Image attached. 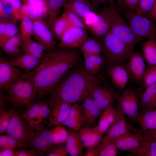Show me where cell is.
<instances>
[{
	"mask_svg": "<svg viewBox=\"0 0 156 156\" xmlns=\"http://www.w3.org/2000/svg\"><path fill=\"white\" fill-rule=\"evenodd\" d=\"M83 62L78 48L57 47L44 52L38 64L23 77L31 80L37 91V96L49 95L51 90L68 71Z\"/></svg>",
	"mask_w": 156,
	"mask_h": 156,
	"instance_id": "6da1fadb",
	"label": "cell"
},
{
	"mask_svg": "<svg viewBox=\"0 0 156 156\" xmlns=\"http://www.w3.org/2000/svg\"><path fill=\"white\" fill-rule=\"evenodd\" d=\"M101 79L88 73L83 62L75 67L64 74L51 90L47 101L50 108L59 102L73 104L83 101L93 86L102 85Z\"/></svg>",
	"mask_w": 156,
	"mask_h": 156,
	"instance_id": "7a4b0ae2",
	"label": "cell"
},
{
	"mask_svg": "<svg viewBox=\"0 0 156 156\" xmlns=\"http://www.w3.org/2000/svg\"><path fill=\"white\" fill-rule=\"evenodd\" d=\"M106 66L116 64H125L133 49L110 32L98 38Z\"/></svg>",
	"mask_w": 156,
	"mask_h": 156,
	"instance_id": "3957f363",
	"label": "cell"
},
{
	"mask_svg": "<svg viewBox=\"0 0 156 156\" xmlns=\"http://www.w3.org/2000/svg\"><path fill=\"white\" fill-rule=\"evenodd\" d=\"M8 102L19 107H26L34 102L37 94V88L29 79L21 78L6 90Z\"/></svg>",
	"mask_w": 156,
	"mask_h": 156,
	"instance_id": "277c9868",
	"label": "cell"
},
{
	"mask_svg": "<svg viewBox=\"0 0 156 156\" xmlns=\"http://www.w3.org/2000/svg\"><path fill=\"white\" fill-rule=\"evenodd\" d=\"M8 112L10 121L6 132L16 140L18 147L28 146L35 131L30 128L23 115L13 110Z\"/></svg>",
	"mask_w": 156,
	"mask_h": 156,
	"instance_id": "5b68a950",
	"label": "cell"
},
{
	"mask_svg": "<svg viewBox=\"0 0 156 156\" xmlns=\"http://www.w3.org/2000/svg\"><path fill=\"white\" fill-rule=\"evenodd\" d=\"M123 12L128 26L136 36L142 40L145 38L156 41V25L154 22L136 12Z\"/></svg>",
	"mask_w": 156,
	"mask_h": 156,
	"instance_id": "8992f818",
	"label": "cell"
},
{
	"mask_svg": "<svg viewBox=\"0 0 156 156\" xmlns=\"http://www.w3.org/2000/svg\"><path fill=\"white\" fill-rule=\"evenodd\" d=\"M112 17L109 32L134 49L142 40L136 36L116 8L114 0H109Z\"/></svg>",
	"mask_w": 156,
	"mask_h": 156,
	"instance_id": "52a82bcc",
	"label": "cell"
},
{
	"mask_svg": "<svg viewBox=\"0 0 156 156\" xmlns=\"http://www.w3.org/2000/svg\"><path fill=\"white\" fill-rule=\"evenodd\" d=\"M122 90L120 94H118L116 105L131 120L138 122L140 95L139 90L129 87Z\"/></svg>",
	"mask_w": 156,
	"mask_h": 156,
	"instance_id": "ba28073f",
	"label": "cell"
},
{
	"mask_svg": "<svg viewBox=\"0 0 156 156\" xmlns=\"http://www.w3.org/2000/svg\"><path fill=\"white\" fill-rule=\"evenodd\" d=\"M34 23L32 36L41 44L46 51L55 48V37L48 22L43 18L33 19Z\"/></svg>",
	"mask_w": 156,
	"mask_h": 156,
	"instance_id": "9c48e42d",
	"label": "cell"
},
{
	"mask_svg": "<svg viewBox=\"0 0 156 156\" xmlns=\"http://www.w3.org/2000/svg\"><path fill=\"white\" fill-rule=\"evenodd\" d=\"M91 94L102 113L109 106L116 102L118 93L109 85H97L90 90Z\"/></svg>",
	"mask_w": 156,
	"mask_h": 156,
	"instance_id": "30bf717a",
	"label": "cell"
},
{
	"mask_svg": "<svg viewBox=\"0 0 156 156\" xmlns=\"http://www.w3.org/2000/svg\"><path fill=\"white\" fill-rule=\"evenodd\" d=\"M143 55L138 51L133 52L125 64L130 79L140 87L142 88L146 64Z\"/></svg>",
	"mask_w": 156,
	"mask_h": 156,
	"instance_id": "8fae6325",
	"label": "cell"
},
{
	"mask_svg": "<svg viewBox=\"0 0 156 156\" xmlns=\"http://www.w3.org/2000/svg\"><path fill=\"white\" fill-rule=\"evenodd\" d=\"M28 146L40 156L44 155L55 146L53 144L51 130L45 127L37 130Z\"/></svg>",
	"mask_w": 156,
	"mask_h": 156,
	"instance_id": "7c38bea8",
	"label": "cell"
},
{
	"mask_svg": "<svg viewBox=\"0 0 156 156\" xmlns=\"http://www.w3.org/2000/svg\"><path fill=\"white\" fill-rule=\"evenodd\" d=\"M112 14L110 5L105 6L97 14L95 21L88 27L92 33L98 38L103 36L109 32Z\"/></svg>",
	"mask_w": 156,
	"mask_h": 156,
	"instance_id": "4fadbf2b",
	"label": "cell"
},
{
	"mask_svg": "<svg viewBox=\"0 0 156 156\" xmlns=\"http://www.w3.org/2000/svg\"><path fill=\"white\" fill-rule=\"evenodd\" d=\"M87 37L86 30L78 27L71 26L62 36L57 47L80 48Z\"/></svg>",
	"mask_w": 156,
	"mask_h": 156,
	"instance_id": "5bb4252c",
	"label": "cell"
},
{
	"mask_svg": "<svg viewBox=\"0 0 156 156\" xmlns=\"http://www.w3.org/2000/svg\"><path fill=\"white\" fill-rule=\"evenodd\" d=\"M16 66L0 61V88L6 91L25 73ZM25 72V71H24Z\"/></svg>",
	"mask_w": 156,
	"mask_h": 156,
	"instance_id": "9a60e30c",
	"label": "cell"
},
{
	"mask_svg": "<svg viewBox=\"0 0 156 156\" xmlns=\"http://www.w3.org/2000/svg\"><path fill=\"white\" fill-rule=\"evenodd\" d=\"M143 133L139 132L135 134L131 133L122 136L112 139L118 149L130 152L136 151L141 146L143 140Z\"/></svg>",
	"mask_w": 156,
	"mask_h": 156,
	"instance_id": "2e32d148",
	"label": "cell"
},
{
	"mask_svg": "<svg viewBox=\"0 0 156 156\" xmlns=\"http://www.w3.org/2000/svg\"><path fill=\"white\" fill-rule=\"evenodd\" d=\"M117 114L116 118L107 131L106 136L115 138L131 133L132 129L131 125L127 121L125 114L120 106L116 105Z\"/></svg>",
	"mask_w": 156,
	"mask_h": 156,
	"instance_id": "e0dca14e",
	"label": "cell"
},
{
	"mask_svg": "<svg viewBox=\"0 0 156 156\" xmlns=\"http://www.w3.org/2000/svg\"><path fill=\"white\" fill-rule=\"evenodd\" d=\"M107 74L113 84L119 90H122L130 79L125 65L116 64L107 66Z\"/></svg>",
	"mask_w": 156,
	"mask_h": 156,
	"instance_id": "ac0fdd59",
	"label": "cell"
},
{
	"mask_svg": "<svg viewBox=\"0 0 156 156\" xmlns=\"http://www.w3.org/2000/svg\"><path fill=\"white\" fill-rule=\"evenodd\" d=\"M72 104L64 102H59L51 108L47 118L49 126L62 124L67 117Z\"/></svg>",
	"mask_w": 156,
	"mask_h": 156,
	"instance_id": "d6986e66",
	"label": "cell"
},
{
	"mask_svg": "<svg viewBox=\"0 0 156 156\" xmlns=\"http://www.w3.org/2000/svg\"><path fill=\"white\" fill-rule=\"evenodd\" d=\"M41 59L24 53L11 60L1 57L0 61L16 66L23 70L26 73H28L38 64Z\"/></svg>",
	"mask_w": 156,
	"mask_h": 156,
	"instance_id": "ffe728a7",
	"label": "cell"
},
{
	"mask_svg": "<svg viewBox=\"0 0 156 156\" xmlns=\"http://www.w3.org/2000/svg\"><path fill=\"white\" fill-rule=\"evenodd\" d=\"M78 133L85 148L96 147L103 138V134L95 126L92 127H82Z\"/></svg>",
	"mask_w": 156,
	"mask_h": 156,
	"instance_id": "44dd1931",
	"label": "cell"
},
{
	"mask_svg": "<svg viewBox=\"0 0 156 156\" xmlns=\"http://www.w3.org/2000/svg\"><path fill=\"white\" fill-rule=\"evenodd\" d=\"M64 9L73 12L84 21L93 12L94 6L88 1L84 2L70 0L63 6Z\"/></svg>",
	"mask_w": 156,
	"mask_h": 156,
	"instance_id": "7402d4cb",
	"label": "cell"
},
{
	"mask_svg": "<svg viewBox=\"0 0 156 156\" xmlns=\"http://www.w3.org/2000/svg\"><path fill=\"white\" fill-rule=\"evenodd\" d=\"M139 105L142 112L156 108V83L146 87L140 94Z\"/></svg>",
	"mask_w": 156,
	"mask_h": 156,
	"instance_id": "603a6c76",
	"label": "cell"
},
{
	"mask_svg": "<svg viewBox=\"0 0 156 156\" xmlns=\"http://www.w3.org/2000/svg\"><path fill=\"white\" fill-rule=\"evenodd\" d=\"M66 145L69 154L71 156H83L84 147L77 131L69 129Z\"/></svg>",
	"mask_w": 156,
	"mask_h": 156,
	"instance_id": "cb8c5ba5",
	"label": "cell"
},
{
	"mask_svg": "<svg viewBox=\"0 0 156 156\" xmlns=\"http://www.w3.org/2000/svg\"><path fill=\"white\" fill-rule=\"evenodd\" d=\"M0 46L9 56L16 57L19 56L21 49H23V41L20 32L19 31L16 34L7 40Z\"/></svg>",
	"mask_w": 156,
	"mask_h": 156,
	"instance_id": "d4e9b609",
	"label": "cell"
},
{
	"mask_svg": "<svg viewBox=\"0 0 156 156\" xmlns=\"http://www.w3.org/2000/svg\"><path fill=\"white\" fill-rule=\"evenodd\" d=\"M117 114L116 108H114L113 105H110L103 111L98 120V125L95 126L104 134L115 121Z\"/></svg>",
	"mask_w": 156,
	"mask_h": 156,
	"instance_id": "484cf974",
	"label": "cell"
},
{
	"mask_svg": "<svg viewBox=\"0 0 156 156\" xmlns=\"http://www.w3.org/2000/svg\"><path fill=\"white\" fill-rule=\"evenodd\" d=\"M83 64L85 69L90 73L96 75L104 65V58L100 54L90 55L83 56Z\"/></svg>",
	"mask_w": 156,
	"mask_h": 156,
	"instance_id": "4316f807",
	"label": "cell"
},
{
	"mask_svg": "<svg viewBox=\"0 0 156 156\" xmlns=\"http://www.w3.org/2000/svg\"><path fill=\"white\" fill-rule=\"evenodd\" d=\"M143 133V138L140 147L129 155L136 156H156V141Z\"/></svg>",
	"mask_w": 156,
	"mask_h": 156,
	"instance_id": "83f0119b",
	"label": "cell"
},
{
	"mask_svg": "<svg viewBox=\"0 0 156 156\" xmlns=\"http://www.w3.org/2000/svg\"><path fill=\"white\" fill-rule=\"evenodd\" d=\"M138 122L142 131L156 129V108L139 113Z\"/></svg>",
	"mask_w": 156,
	"mask_h": 156,
	"instance_id": "f1b7e54d",
	"label": "cell"
},
{
	"mask_svg": "<svg viewBox=\"0 0 156 156\" xmlns=\"http://www.w3.org/2000/svg\"><path fill=\"white\" fill-rule=\"evenodd\" d=\"M47 22L55 38L59 40L65 31L71 26L66 18L63 14L60 17H57Z\"/></svg>",
	"mask_w": 156,
	"mask_h": 156,
	"instance_id": "f546056e",
	"label": "cell"
},
{
	"mask_svg": "<svg viewBox=\"0 0 156 156\" xmlns=\"http://www.w3.org/2000/svg\"><path fill=\"white\" fill-rule=\"evenodd\" d=\"M23 50L24 53L41 59L44 53L45 49L39 43L31 38L22 40Z\"/></svg>",
	"mask_w": 156,
	"mask_h": 156,
	"instance_id": "4dcf8cb0",
	"label": "cell"
},
{
	"mask_svg": "<svg viewBox=\"0 0 156 156\" xmlns=\"http://www.w3.org/2000/svg\"><path fill=\"white\" fill-rule=\"evenodd\" d=\"M80 48L83 56L93 54H100L102 47L99 38L87 37L83 41Z\"/></svg>",
	"mask_w": 156,
	"mask_h": 156,
	"instance_id": "1f68e13d",
	"label": "cell"
},
{
	"mask_svg": "<svg viewBox=\"0 0 156 156\" xmlns=\"http://www.w3.org/2000/svg\"><path fill=\"white\" fill-rule=\"evenodd\" d=\"M118 150L112 139L106 136L96 147L97 156H115L118 153Z\"/></svg>",
	"mask_w": 156,
	"mask_h": 156,
	"instance_id": "d6a6232c",
	"label": "cell"
},
{
	"mask_svg": "<svg viewBox=\"0 0 156 156\" xmlns=\"http://www.w3.org/2000/svg\"><path fill=\"white\" fill-rule=\"evenodd\" d=\"M142 55L148 64L156 65V41L148 39L142 44Z\"/></svg>",
	"mask_w": 156,
	"mask_h": 156,
	"instance_id": "836d02e7",
	"label": "cell"
},
{
	"mask_svg": "<svg viewBox=\"0 0 156 156\" xmlns=\"http://www.w3.org/2000/svg\"><path fill=\"white\" fill-rule=\"evenodd\" d=\"M101 113L96 102L93 99L90 110L86 118L83 122L82 127H95Z\"/></svg>",
	"mask_w": 156,
	"mask_h": 156,
	"instance_id": "e575fe53",
	"label": "cell"
},
{
	"mask_svg": "<svg viewBox=\"0 0 156 156\" xmlns=\"http://www.w3.org/2000/svg\"><path fill=\"white\" fill-rule=\"evenodd\" d=\"M21 20L20 33L22 40L31 38L33 34L34 27L33 19L27 16L23 15Z\"/></svg>",
	"mask_w": 156,
	"mask_h": 156,
	"instance_id": "d590c367",
	"label": "cell"
},
{
	"mask_svg": "<svg viewBox=\"0 0 156 156\" xmlns=\"http://www.w3.org/2000/svg\"><path fill=\"white\" fill-rule=\"evenodd\" d=\"M47 1L48 21L57 17L61 8L68 1V0H47Z\"/></svg>",
	"mask_w": 156,
	"mask_h": 156,
	"instance_id": "8d00e7d4",
	"label": "cell"
},
{
	"mask_svg": "<svg viewBox=\"0 0 156 156\" xmlns=\"http://www.w3.org/2000/svg\"><path fill=\"white\" fill-rule=\"evenodd\" d=\"M156 83V65L147 64L144 76L143 85L140 90Z\"/></svg>",
	"mask_w": 156,
	"mask_h": 156,
	"instance_id": "74e56055",
	"label": "cell"
},
{
	"mask_svg": "<svg viewBox=\"0 0 156 156\" xmlns=\"http://www.w3.org/2000/svg\"><path fill=\"white\" fill-rule=\"evenodd\" d=\"M42 103L41 101L34 102L27 107L23 116L29 126L38 116Z\"/></svg>",
	"mask_w": 156,
	"mask_h": 156,
	"instance_id": "f35d334b",
	"label": "cell"
},
{
	"mask_svg": "<svg viewBox=\"0 0 156 156\" xmlns=\"http://www.w3.org/2000/svg\"><path fill=\"white\" fill-rule=\"evenodd\" d=\"M62 14L66 18L71 26L86 30V26L83 20L74 12L69 10L64 9Z\"/></svg>",
	"mask_w": 156,
	"mask_h": 156,
	"instance_id": "ab89813d",
	"label": "cell"
},
{
	"mask_svg": "<svg viewBox=\"0 0 156 156\" xmlns=\"http://www.w3.org/2000/svg\"><path fill=\"white\" fill-rule=\"evenodd\" d=\"M21 12L22 16L23 15L27 16L32 19L38 18H43L47 16L45 12L40 10L35 9L29 5L23 3Z\"/></svg>",
	"mask_w": 156,
	"mask_h": 156,
	"instance_id": "60d3db41",
	"label": "cell"
},
{
	"mask_svg": "<svg viewBox=\"0 0 156 156\" xmlns=\"http://www.w3.org/2000/svg\"><path fill=\"white\" fill-rule=\"evenodd\" d=\"M140 0H116V5L123 12L130 11L135 12L139 4Z\"/></svg>",
	"mask_w": 156,
	"mask_h": 156,
	"instance_id": "b9f144b4",
	"label": "cell"
},
{
	"mask_svg": "<svg viewBox=\"0 0 156 156\" xmlns=\"http://www.w3.org/2000/svg\"><path fill=\"white\" fill-rule=\"evenodd\" d=\"M155 0H140L136 13L147 17L151 11Z\"/></svg>",
	"mask_w": 156,
	"mask_h": 156,
	"instance_id": "7bdbcfd3",
	"label": "cell"
},
{
	"mask_svg": "<svg viewBox=\"0 0 156 156\" xmlns=\"http://www.w3.org/2000/svg\"><path fill=\"white\" fill-rule=\"evenodd\" d=\"M83 118L81 117H67L62 125L68 127L69 129L79 131L82 127Z\"/></svg>",
	"mask_w": 156,
	"mask_h": 156,
	"instance_id": "ee69618b",
	"label": "cell"
},
{
	"mask_svg": "<svg viewBox=\"0 0 156 156\" xmlns=\"http://www.w3.org/2000/svg\"><path fill=\"white\" fill-rule=\"evenodd\" d=\"M19 31L15 24L12 22L8 21L5 28L3 36L0 39V45L8 39L14 36Z\"/></svg>",
	"mask_w": 156,
	"mask_h": 156,
	"instance_id": "f6af8a7d",
	"label": "cell"
},
{
	"mask_svg": "<svg viewBox=\"0 0 156 156\" xmlns=\"http://www.w3.org/2000/svg\"><path fill=\"white\" fill-rule=\"evenodd\" d=\"M18 146L16 140L10 135H3L0 136V150L6 148L14 149Z\"/></svg>",
	"mask_w": 156,
	"mask_h": 156,
	"instance_id": "bcb514c9",
	"label": "cell"
},
{
	"mask_svg": "<svg viewBox=\"0 0 156 156\" xmlns=\"http://www.w3.org/2000/svg\"><path fill=\"white\" fill-rule=\"evenodd\" d=\"M68 153L64 143H60L55 146L46 154L47 156H67Z\"/></svg>",
	"mask_w": 156,
	"mask_h": 156,
	"instance_id": "7dc6e473",
	"label": "cell"
},
{
	"mask_svg": "<svg viewBox=\"0 0 156 156\" xmlns=\"http://www.w3.org/2000/svg\"><path fill=\"white\" fill-rule=\"evenodd\" d=\"M23 3L27 4L36 9L42 10L48 15L47 0H21Z\"/></svg>",
	"mask_w": 156,
	"mask_h": 156,
	"instance_id": "c3c4849f",
	"label": "cell"
},
{
	"mask_svg": "<svg viewBox=\"0 0 156 156\" xmlns=\"http://www.w3.org/2000/svg\"><path fill=\"white\" fill-rule=\"evenodd\" d=\"M10 121V117L8 111L5 109H0V133L1 134L6 131Z\"/></svg>",
	"mask_w": 156,
	"mask_h": 156,
	"instance_id": "681fc988",
	"label": "cell"
},
{
	"mask_svg": "<svg viewBox=\"0 0 156 156\" xmlns=\"http://www.w3.org/2000/svg\"><path fill=\"white\" fill-rule=\"evenodd\" d=\"M15 156H37L39 155L35 150L22 149L14 151Z\"/></svg>",
	"mask_w": 156,
	"mask_h": 156,
	"instance_id": "f907efd6",
	"label": "cell"
},
{
	"mask_svg": "<svg viewBox=\"0 0 156 156\" xmlns=\"http://www.w3.org/2000/svg\"><path fill=\"white\" fill-rule=\"evenodd\" d=\"M59 125L56 126L54 129H51L52 141L54 145L60 144L59 133Z\"/></svg>",
	"mask_w": 156,
	"mask_h": 156,
	"instance_id": "816d5d0a",
	"label": "cell"
},
{
	"mask_svg": "<svg viewBox=\"0 0 156 156\" xmlns=\"http://www.w3.org/2000/svg\"><path fill=\"white\" fill-rule=\"evenodd\" d=\"M59 133L60 143H65L68 135V131L63 126L59 125Z\"/></svg>",
	"mask_w": 156,
	"mask_h": 156,
	"instance_id": "f5cc1de1",
	"label": "cell"
},
{
	"mask_svg": "<svg viewBox=\"0 0 156 156\" xmlns=\"http://www.w3.org/2000/svg\"><path fill=\"white\" fill-rule=\"evenodd\" d=\"M3 4H10L12 8H18L21 7L22 5L21 0H0Z\"/></svg>",
	"mask_w": 156,
	"mask_h": 156,
	"instance_id": "db71d44e",
	"label": "cell"
},
{
	"mask_svg": "<svg viewBox=\"0 0 156 156\" xmlns=\"http://www.w3.org/2000/svg\"><path fill=\"white\" fill-rule=\"evenodd\" d=\"M3 90H0V109H5L8 102L6 95L3 93Z\"/></svg>",
	"mask_w": 156,
	"mask_h": 156,
	"instance_id": "11a10c76",
	"label": "cell"
},
{
	"mask_svg": "<svg viewBox=\"0 0 156 156\" xmlns=\"http://www.w3.org/2000/svg\"><path fill=\"white\" fill-rule=\"evenodd\" d=\"M84 156H97L96 148L95 146L88 147Z\"/></svg>",
	"mask_w": 156,
	"mask_h": 156,
	"instance_id": "9f6ffc18",
	"label": "cell"
},
{
	"mask_svg": "<svg viewBox=\"0 0 156 156\" xmlns=\"http://www.w3.org/2000/svg\"><path fill=\"white\" fill-rule=\"evenodd\" d=\"M14 149L6 148L3 149L0 152V156H15Z\"/></svg>",
	"mask_w": 156,
	"mask_h": 156,
	"instance_id": "6f0895ef",
	"label": "cell"
},
{
	"mask_svg": "<svg viewBox=\"0 0 156 156\" xmlns=\"http://www.w3.org/2000/svg\"><path fill=\"white\" fill-rule=\"evenodd\" d=\"M147 17L154 22L156 21V0Z\"/></svg>",
	"mask_w": 156,
	"mask_h": 156,
	"instance_id": "680465c9",
	"label": "cell"
},
{
	"mask_svg": "<svg viewBox=\"0 0 156 156\" xmlns=\"http://www.w3.org/2000/svg\"><path fill=\"white\" fill-rule=\"evenodd\" d=\"M94 7H99L101 4H105L108 2L109 0H90Z\"/></svg>",
	"mask_w": 156,
	"mask_h": 156,
	"instance_id": "91938a15",
	"label": "cell"
},
{
	"mask_svg": "<svg viewBox=\"0 0 156 156\" xmlns=\"http://www.w3.org/2000/svg\"><path fill=\"white\" fill-rule=\"evenodd\" d=\"M142 131L145 134L150 136L156 141V129Z\"/></svg>",
	"mask_w": 156,
	"mask_h": 156,
	"instance_id": "94428289",
	"label": "cell"
},
{
	"mask_svg": "<svg viewBox=\"0 0 156 156\" xmlns=\"http://www.w3.org/2000/svg\"><path fill=\"white\" fill-rule=\"evenodd\" d=\"M8 16L5 11L4 5L2 1H0V18H6Z\"/></svg>",
	"mask_w": 156,
	"mask_h": 156,
	"instance_id": "6125c7cd",
	"label": "cell"
},
{
	"mask_svg": "<svg viewBox=\"0 0 156 156\" xmlns=\"http://www.w3.org/2000/svg\"><path fill=\"white\" fill-rule=\"evenodd\" d=\"M68 0V1L70 0H73V1H81L86 2V1H88V0Z\"/></svg>",
	"mask_w": 156,
	"mask_h": 156,
	"instance_id": "be15d7a7",
	"label": "cell"
},
{
	"mask_svg": "<svg viewBox=\"0 0 156 156\" xmlns=\"http://www.w3.org/2000/svg\"><path fill=\"white\" fill-rule=\"evenodd\" d=\"M154 23L155 24V25H156V21H155V22H154Z\"/></svg>",
	"mask_w": 156,
	"mask_h": 156,
	"instance_id": "e7e4bbea",
	"label": "cell"
}]
</instances>
